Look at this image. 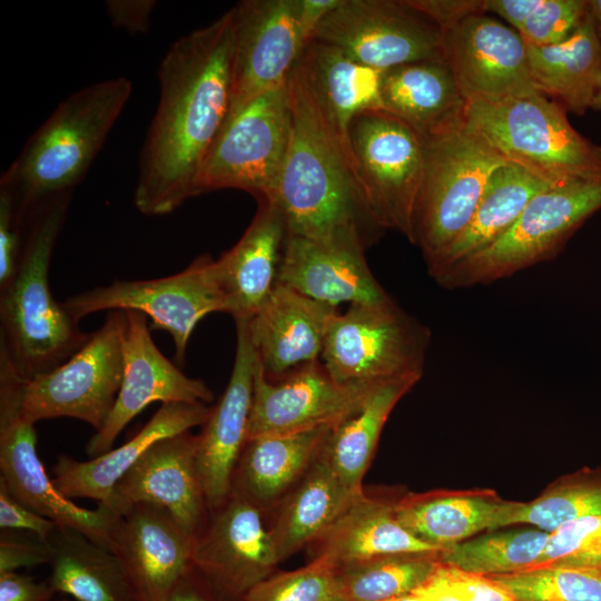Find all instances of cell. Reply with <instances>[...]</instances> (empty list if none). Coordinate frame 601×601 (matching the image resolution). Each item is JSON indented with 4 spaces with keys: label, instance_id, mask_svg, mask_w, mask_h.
Returning <instances> with one entry per match:
<instances>
[{
    "label": "cell",
    "instance_id": "obj_1",
    "mask_svg": "<svg viewBox=\"0 0 601 601\" xmlns=\"http://www.w3.org/2000/svg\"><path fill=\"white\" fill-rule=\"evenodd\" d=\"M230 9L174 41L159 69V100L138 162L136 208L170 214L200 194L206 156L230 109Z\"/></svg>",
    "mask_w": 601,
    "mask_h": 601
},
{
    "label": "cell",
    "instance_id": "obj_2",
    "mask_svg": "<svg viewBox=\"0 0 601 601\" xmlns=\"http://www.w3.org/2000/svg\"><path fill=\"white\" fill-rule=\"evenodd\" d=\"M288 91L290 139L272 198L287 234L313 240L355 237L371 245L383 230L367 208L349 142L325 117L297 65Z\"/></svg>",
    "mask_w": 601,
    "mask_h": 601
},
{
    "label": "cell",
    "instance_id": "obj_3",
    "mask_svg": "<svg viewBox=\"0 0 601 601\" xmlns=\"http://www.w3.org/2000/svg\"><path fill=\"white\" fill-rule=\"evenodd\" d=\"M132 92L126 77L72 92L29 137L1 175L4 193L22 223L42 205L71 197L101 150Z\"/></svg>",
    "mask_w": 601,
    "mask_h": 601
},
{
    "label": "cell",
    "instance_id": "obj_4",
    "mask_svg": "<svg viewBox=\"0 0 601 601\" xmlns=\"http://www.w3.org/2000/svg\"><path fill=\"white\" fill-rule=\"evenodd\" d=\"M69 201V196L53 199L27 217L17 272L0 287V352L24 380L52 371L90 336L56 300L49 283Z\"/></svg>",
    "mask_w": 601,
    "mask_h": 601
},
{
    "label": "cell",
    "instance_id": "obj_5",
    "mask_svg": "<svg viewBox=\"0 0 601 601\" xmlns=\"http://www.w3.org/2000/svg\"><path fill=\"white\" fill-rule=\"evenodd\" d=\"M466 122L504 158L550 186L601 179V146L543 93L469 101Z\"/></svg>",
    "mask_w": 601,
    "mask_h": 601
},
{
    "label": "cell",
    "instance_id": "obj_6",
    "mask_svg": "<svg viewBox=\"0 0 601 601\" xmlns=\"http://www.w3.org/2000/svg\"><path fill=\"white\" fill-rule=\"evenodd\" d=\"M423 173L413 216V245L426 266L463 233L493 173L506 161L466 119L421 139Z\"/></svg>",
    "mask_w": 601,
    "mask_h": 601
},
{
    "label": "cell",
    "instance_id": "obj_7",
    "mask_svg": "<svg viewBox=\"0 0 601 601\" xmlns=\"http://www.w3.org/2000/svg\"><path fill=\"white\" fill-rule=\"evenodd\" d=\"M600 209L601 179L550 186L530 200L502 236L435 280L450 289L491 284L552 259Z\"/></svg>",
    "mask_w": 601,
    "mask_h": 601
},
{
    "label": "cell",
    "instance_id": "obj_8",
    "mask_svg": "<svg viewBox=\"0 0 601 601\" xmlns=\"http://www.w3.org/2000/svg\"><path fill=\"white\" fill-rule=\"evenodd\" d=\"M292 110L287 82L230 110L206 156L200 194L233 188L272 199L288 151Z\"/></svg>",
    "mask_w": 601,
    "mask_h": 601
},
{
    "label": "cell",
    "instance_id": "obj_9",
    "mask_svg": "<svg viewBox=\"0 0 601 601\" xmlns=\"http://www.w3.org/2000/svg\"><path fill=\"white\" fill-rule=\"evenodd\" d=\"M125 311H109L104 324L66 362L23 380L20 412L28 421L71 417L96 432L106 423L124 374Z\"/></svg>",
    "mask_w": 601,
    "mask_h": 601
},
{
    "label": "cell",
    "instance_id": "obj_10",
    "mask_svg": "<svg viewBox=\"0 0 601 601\" xmlns=\"http://www.w3.org/2000/svg\"><path fill=\"white\" fill-rule=\"evenodd\" d=\"M430 336L426 326L394 302L352 304L331 324L323 365L334 381L346 385H373L404 375H423Z\"/></svg>",
    "mask_w": 601,
    "mask_h": 601
},
{
    "label": "cell",
    "instance_id": "obj_11",
    "mask_svg": "<svg viewBox=\"0 0 601 601\" xmlns=\"http://www.w3.org/2000/svg\"><path fill=\"white\" fill-rule=\"evenodd\" d=\"M23 380L0 354V484L12 497L58 526L78 531L109 550L119 514L104 503L95 510L75 504L47 475L36 450L35 423L20 412Z\"/></svg>",
    "mask_w": 601,
    "mask_h": 601
},
{
    "label": "cell",
    "instance_id": "obj_12",
    "mask_svg": "<svg viewBox=\"0 0 601 601\" xmlns=\"http://www.w3.org/2000/svg\"><path fill=\"white\" fill-rule=\"evenodd\" d=\"M348 141L367 208L382 229H394L413 244V216L423 173L420 137L390 112L356 116Z\"/></svg>",
    "mask_w": 601,
    "mask_h": 601
},
{
    "label": "cell",
    "instance_id": "obj_13",
    "mask_svg": "<svg viewBox=\"0 0 601 601\" xmlns=\"http://www.w3.org/2000/svg\"><path fill=\"white\" fill-rule=\"evenodd\" d=\"M209 255L198 256L184 270L161 278L116 280L70 296L62 302L79 321L100 311H138L154 328L167 331L175 345V361L184 365L189 338L206 315L224 312L225 304Z\"/></svg>",
    "mask_w": 601,
    "mask_h": 601
},
{
    "label": "cell",
    "instance_id": "obj_14",
    "mask_svg": "<svg viewBox=\"0 0 601 601\" xmlns=\"http://www.w3.org/2000/svg\"><path fill=\"white\" fill-rule=\"evenodd\" d=\"M312 39L384 71L444 59L440 28L407 0H341Z\"/></svg>",
    "mask_w": 601,
    "mask_h": 601
},
{
    "label": "cell",
    "instance_id": "obj_15",
    "mask_svg": "<svg viewBox=\"0 0 601 601\" xmlns=\"http://www.w3.org/2000/svg\"><path fill=\"white\" fill-rule=\"evenodd\" d=\"M230 110L284 86L307 45L298 0H244L230 8Z\"/></svg>",
    "mask_w": 601,
    "mask_h": 601
},
{
    "label": "cell",
    "instance_id": "obj_16",
    "mask_svg": "<svg viewBox=\"0 0 601 601\" xmlns=\"http://www.w3.org/2000/svg\"><path fill=\"white\" fill-rule=\"evenodd\" d=\"M195 536L193 566L225 601H243L279 563L262 510L231 492Z\"/></svg>",
    "mask_w": 601,
    "mask_h": 601
},
{
    "label": "cell",
    "instance_id": "obj_17",
    "mask_svg": "<svg viewBox=\"0 0 601 601\" xmlns=\"http://www.w3.org/2000/svg\"><path fill=\"white\" fill-rule=\"evenodd\" d=\"M443 58L466 102L540 93L521 36L487 13L441 31Z\"/></svg>",
    "mask_w": 601,
    "mask_h": 601
},
{
    "label": "cell",
    "instance_id": "obj_18",
    "mask_svg": "<svg viewBox=\"0 0 601 601\" xmlns=\"http://www.w3.org/2000/svg\"><path fill=\"white\" fill-rule=\"evenodd\" d=\"M373 385L337 383L319 361L273 382L257 359L247 441L334 426L359 405Z\"/></svg>",
    "mask_w": 601,
    "mask_h": 601
},
{
    "label": "cell",
    "instance_id": "obj_19",
    "mask_svg": "<svg viewBox=\"0 0 601 601\" xmlns=\"http://www.w3.org/2000/svg\"><path fill=\"white\" fill-rule=\"evenodd\" d=\"M125 312L122 382L106 423L87 444V454L92 457L110 451L126 425L154 402L206 404L214 398L201 380L188 377L162 355L150 336L145 314Z\"/></svg>",
    "mask_w": 601,
    "mask_h": 601
},
{
    "label": "cell",
    "instance_id": "obj_20",
    "mask_svg": "<svg viewBox=\"0 0 601 601\" xmlns=\"http://www.w3.org/2000/svg\"><path fill=\"white\" fill-rule=\"evenodd\" d=\"M195 536L165 509L135 504L119 514L109 551L119 561L136 601H167L193 566Z\"/></svg>",
    "mask_w": 601,
    "mask_h": 601
},
{
    "label": "cell",
    "instance_id": "obj_21",
    "mask_svg": "<svg viewBox=\"0 0 601 601\" xmlns=\"http://www.w3.org/2000/svg\"><path fill=\"white\" fill-rule=\"evenodd\" d=\"M198 435L190 431L155 443L116 484L108 505L118 514L135 504L167 510L196 536L209 508L197 469Z\"/></svg>",
    "mask_w": 601,
    "mask_h": 601
},
{
    "label": "cell",
    "instance_id": "obj_22",
    "mask_svg": "<svg viewBox=\"0 0 601 601\" xmlns=\"http://www.w3.org/2000/svg\"><path fill=\"white\" fill-rule=\"evenodd\" d=\"M236 323V354L228 384L198 435L197 469L209 511L231 492L233 476L248 437L257 354L248 321Z\"/></svg>",
    "mask_w": 601,
    "mask_h": 601
},
{
    "label": "cell",
    "instance_id": "obj_23",
    "mask_svg": "<svg viewBox=\"0 0 601 601\" xmlns=\"http://www.w3.org/2000/svg\"><path fill=\"white\" fill-rule=\"evenodd\" d=\"M365 248L355 237L313 240L287 234L277 283L335 307L343 302L391 304L367 265Z\"/></svg>",
    "mask_w": 601,
    "mask_h": 601
},
{
    "label": "cell",
    "instance_id": "obj_24",
    "mask_svg": "<svg viewBox=\"0 0 601 601\" xmlns=\"http://www.w3.org/2000/svg\"><path fill=\"white\" fill-rule=\"evenodd\" d=\"M335 306L276 283L257 314L248 321L258 363L268 380L318 361Z\"/></svg>",
    "mask_w": 601,
    "mask_h": 601
},
{
    "label": "cell",
    "instance_id": "obj_25",
    "mask_svg": "<svg viewBox=\"0 0 601 601\" xmlns=\"http://www.w3.org/2000/svg\"><path fill=\"white\" fill-rule=\"evenodd\" d=\"M258 209L237 244L214 262L225 313L252 319L272 294L287 237L284 217L272 199H257Z\"/></svg>",
    "mask_w": 601,
    "mask_h": 601
},
{
    "label": "cell",
    "instance_id": "obj_26",
    "mask_svg": "<svg viewBox=\"0 0 601 601\" xmlns=\"http://www.w3.org/2000/svg\"><path fill=\"white\" fill-rule=\"evenodd\" d=\"M210 408L205 403H165L121 446L90 461L66 454L52 467L53 483L69 499L85 497L108 504L119 480L158 441L204 425Z\"/></svg>",
    "mask_w": 601,
    "mask_h": 601
},
{
    "label": "cell",
    "instance_id": "obj_27",
    "mask_svg": "<svg viewBox=\"0 0 601 601\" xmlns=\"http://www.w3.org/2000/svg\"><path fill=\"white\" fill-rule=\"evenodd\" d=\"M516 504L491 489L430 490L400 496L395 515L415 538L444 550L486 530L510 526Z\"/></svg>",
    "mask_w": 601,
    "mask_h": 601
},
{
    "label": "cell",
    "instance_id": "obj_28",
    "mask_svg": "<svg viewBox=\"0 0 601 601\" xmlns=\"http://www.w3.org/2000/svg\"><path fill=\"white\" fill-rule=\"evenodd\" d=\"M396 499L358 494L312 544V560L334 569L378 556L442 551L407 531L395 515Z\"/></svg>",
    "mask_w": 601,
    "mask_h": 601
},
{
    "label": "cell",
    "instance_id": "obj_29",
    "mask_svg": "<svg viewBox=\"0 0 601 601\" xmlns=\"http://www.w3.org/2000/svg\"><path fill=\"white\" fill-rule=\"evenodd\" d=\"M383 110L420 139L465 121L466 100L444 59L405 63L384 71Z\"/></svg>",
    "mask_w": 601,
    "mask_h": 601
},
{
    "label": "cell",
    "instance_id": "obj_30",
    "mask_svg": "<svg viewBox=\"0 0 601 601\" xmlns=\"http://www.w3.org/2000/svg\"><path fill=\"white\" fill-rule=\"evenodd\" d=\"M331 427L248 440L234 472L231 492L262 511L270 508L286 496L317 460Z\"/></svg>",
    "mask_w": 601,
    "mask_h": 601
},
{
    "label": "cell",
    "instance_id": "obj_31",
    "mask_svg": "<svg viewBox=\"0 0 601 601\" xmlns=\"http://www.w3.org/2000/svg\"><path fill=\"white\" fill-rule=\"evenodd\" d=\"M297 66L323 114L345 140L348 141V128L356 116L383 109L384 70L366 66L315 39L305 46Z\"/></svg>",
    "mask_w": 601,
    "mask_h": 601
},
{
    "label": "cell",
    "instance_id": "obj_32",
    "mask_svg": "<svg viewBox=\"0 0 601 601\" xmlns=\"http://www.w3.org/2000/svg\"><path fill=\"white\" fill-rule=\"evenodd\" d=\"M421 377L410 374L374 384L359 405L331 427L322 454L351 493L363 492L362 480L391 412Z\"/></svg>",
    "mask_w": 601,
    "mask_h": 601
},
{
    "label": "cell",
    "instance_id": "obj_33",
    "mask_svg": "<svg viewBox=\"0 0 601 601\" xmlns=\"http://www.w3.org/2000/svg\"><path fill=\"white\" fill-rule=\"evenodd\" d=\"M531 78L538 90L566 111L583 115L601 79V41L589 13L566 40L551 46L526 45Z\"/></svg>",
    "mask_w": 601,
    "mask_h": 601
},
{
    "label": "cell",
    "instance_id": "obj_34",
    "mask_svg": "<svg viewBox=\"0 0 601 601\" xmlns=\"http://www.w3.org/2000/svg\"><path fill=\"white\" fill-rule=\"evenodd\" d=\"M358 494L344 486L321 452L268 525L279 562L313 543Z\"/></svg>",
    "mask_w": 601,
    "mask_h": 601
},
{
    "label": "cell",
    "instance_id": "obj_35",
    "mask_svg": "<svg viewBox=\"0 0 601 601\" xmlns=\"http://www.w3.org/2000/svg\"><path fill=\"white\" fill-rule=\"evenodd\" d=\"M550 187L518 165L505 162L491 176L463 233L427 267L434 279L465 257L502 236L530 200Z\"/></svg>",
    "mask_w": 601,
    "mask_h": 601
},
{
    "label": "cell",
    "instance_id": "obj_36",
    "mask_svg": "<svg viewBox=\"0 0 601 601\" xmlns=\"http://www.w3.org/2000/svg\"><path fill=\"white\" fill-rule=\"evenodd\" d=\"M49 542L52 556L48 581L56 592L77 601H136L111 551L69 528L58 526Z\"/></svg>",
    "mask_w": 601,
    "mask_h": 601
},
{
    "label": "cell",
    "instance_id": "obj_37",
    "mask_svg": "<svg viewBox=\"0 0 601 601\" xmlns=\"http://www.w3.org/2000/svg\"><path fill=\"white\" fill-rule=\"evenodd\" d=\"M441 551L384 555L336 570L327 601H383L416 590L440 561Z\"/></svg>",
    "mask_w": 601,
    "mask_h": 601
},
{
    "label": "cell",
    "instance_id": "obj_38",
    "mask_svg": "<svg viewBox=\"0 0 601 601\" xmlns=\"http://www.w3.org/2000/svg\"><path fill=\"white\" fill-rule=\"evenodd\" d=\"M549 538L535 526L486 530L441 551L443 562L482 575L495 577L529 570Z\"/></svg>",
    "mask_w": 601,
    "mask_h": 601
},
{
    "label": "cell",
    "instance_id": "obj_39",
    "mask_svg": "<svg viewBox=\"0 0 601 601\" xmlns=\"http://www.w3.org/2000/svg\"><path fill=\"white\" fill-rule=\"evenodd\" d=\"M597 514H601V467L585 466L555 479L535 499L518 501L511 525L528 524L550 533Z\"/></svg>",
    "mask_w": 601,
    "mask_h": 601
},
{
    "label": "cell",
    "instance_id": "obj_40",
    "mask_svg": "<svg viewBox=\"0 0 601 601\" xmlns=\"http://www.w3.org/2000/svg\"><path fill=\"white\" fill-rule=\"evenodd\" d=\"M492 578L514 601H601V574L593 571L541 566Z\"/></svg>",
    "mask_w": 601,
    "mask_h": 601
},
{
    "label": "cell",
    "instance_id": "obj_41",
    "mask_svg": "<svg viewBox=\"0 0 601 601\" xmlns=\"http://www.w3.org/2000/svg\"><path fill=\"white\" fill-rule=\"evenodd\" d=\"M564 566L601 574V514L563 524L549 533L533 568Z\"/></svg>",
    "mask_w": 601,
    "mask_h": 601
},
{
    "label": "cell",
    "instance_id": "obj_42",
    "mask_svg": "<svg viewBox=\"0 0 601 601\" xmlns=\"http://www.w3.org/2000/svg\"><path fill=\"white\" fill-rule=\"evenodd\" d=\"M335 579L333 566L312 560L303 568L269 575L252 588L243 601H327Z\"/></svg>",
    "mask_w": 601,
    "mask_h": 601
},
{
    "label": "cell",
    "instance_id": "obj_43",
    "mask_svg": "<svg viewBox=\"0 0 601 601\" xmlns=\"http://www.w3.org/2000/svg\"><path fill=\"white\" fill-rule=\"evenodd\" d=\"M413 593L423 601H514L495 579L439 563Z\"/></svg>",
    "mask_w": 601,
    "mask_h": 601
},
{
    "label": "cell",
    "instance_id": "obj_44",
    "mask_svg": "<svg viewBox=\"0 0 601 601\" xmlns=\"http://www.w3.org/2000/svg\"><path fill=\"white\" fill-rule=\"evenodd\" d=\"M587 14L588 0H539L518 33L525 45H556L571 37Z\"/></svg>",
    "mask_w": 601,
    "mask_h": 601
},
{
    "label": "cell",
    "instance_id": "obj_45",
    "mask_svg": "<svg viewBox=\"0 0 601 601\" xmlns=\"http://www.w3.org/2000/svg\"><path fill=\"white\" fill-rule=\"evenodd\" d=\"M23 223L13 210L9 197L0 191V287L14 276L22 247Z\"/></svg>",
    "mask_w": 601,
    "mask_h": 601
},
{
    "label": "cell",
    "instance_id": "obj_46",
    "mask_svg": "<svg viewBox=\"0 0 601 601\" xmlns=\"http://www.w3.org/2000/svg\"><path fill=\"white\" fill-rule=\"evenodd\" d=\"M1 529L27 530L42 541H49L58 525L12 497L0 484Z\"/></svg>",
    "mask_w": 601,
    "mask_h": 601
},
{
    "label": "cell",
    "instance_id": "obj_47",
    "mask_svg": "<svg viewBox=\"0 0 601 601\" xmlns=\"http://www.w3.org/2000/svg\"><path fill=\"white\" fill-rule=\"evenodd\" d=\"M52 546L49 541H18L1 536L0 573L16 572L21 568H30L50 563Z\"/></svg>",
    "mask_w": 601,
    "mask_h": 601
},
{
    "label": "cell",
    "instance_id": "obj_48",
    "mask_svg": "<svg viewBox=\"0 0 601 601\" xmlns=\"http://www.w3.org/2000/svg\"><path fill=\"white\" fill-rule=\"evenodd\" d=\"M444 31L470 16L485 12V0H407Z\"/></svg>",
    "mask_w": 601,
    "mask_h": 601
},
{
    "label": "cell",
    "instance_id": "obj_49",
    "mask_svg": "<svg viewBox=\"0 0 601 601\" xmlns=\"http://www.w3.org/2000/svg\"><path fill=\"white\" fill-rule=\"evenodd\" d=\"M111 23L127 32L146 33L150 28L154 0H109L105 2Z\"/></svg>",
    "mask_w": 601,
    "mask_h": 601
},
{
    "label": "cell",
    "instance_id": "obj_50",
    "mask_svg": "<svg viewBox=\"0 0 601 601\" xmlns=\"http://www.w3.org/2000/svg\"><path fill=\"white\" fill-rule=\"evenodd\" d=\"M55 593L48 580L39 582L17 572L0 573V601H50Z\"/></svg>",
    "mask_w": 601,
    "mask_h": 601
},
{
    "label": "cell",
    "instance_id": "obj_51",
    "mask_svg": "<svg viewBox=\"0 0 601 601\" xmlns=\"http://www.w3.org/2000/svg\"><path fill=\"white\" fill-rule=\"evenodd\" d=\"M167 601H225L191 566L178 581Z\"/></svg>",
    "mask_w": 601,
    "mask_h": 601
},
{
    "label": "cell",
    "instance_id": "obj_52",
    "mask_svg": "<svg viewBox=\"0 0 601 601\" xmlns=\"http://www.w3.org/2000/svg\"><path fill=\"white\" fill-rule=\"evenodd\" d=\"M538 3L539 0H485V12L499 16L518 32Z\"/></svg>",
    "mask_w": 601,
    "mask_h": 601
},
{
    "label": "cell",
    "instance_id": "obj_53",
    "mask_svg": "<svg viewBox=\"0 0 601 601\" xmlns=\"http://www.w3.org/2000/svg\"><path fill=\"white\" fill-rule=\"evenodd\" d=\"M341 0H298V19L303 36L308 43L325 16L331 12Z\"/></svg>",
    "mask_w": 601,
    "mask_h": 601
},
{
    "label": "cell",
    "instance_id": "obj_54",
    "mask_svg": "<svg viewBox=\"0 0 601 601\" xmlns=\"http://www.w3.org/2000/svg\"><path fill=\"white\" fill-rule=\"evenodd\" d=\"M588 9L601 41V0H588Z\"/></svg>",
    "mask_w": 601,
    "mask_h": 601
},
{
    "label": "cell",
    "instance_id": "obj_55",
    "mask_svg": "<svg viewBox=\"0 0 601 601\" xmlns=\"http://www.w3.org/2000/svg\"><path fill=\"white\" fill-rule=\"evenodd\" d=\"M591 109L601 111V79L599 81L595 95L593 97Z\"/></svg>",
    "mask_w": 601,
    "mask_h": 601
},
{
    "label": "cell",
    "instance_id": "obj_56",
    "mask_svg": "<svg viewBox=\"0 0 601 601\" xmlns=\"http://www.w3.org/2000/svg\"><path fill=\"white\" fill-rule=\"evenodd\" d=\"M383 601H423L417 594L410 593L397 598H392Z\"/></svg>",
    "mask_w": 601,
    "mask_h": 601
},
{
    "label": "cell",
    "instance_id": "obj_57",
    "mask_svg": "<svg viewBox=\"0 0 601 601\" xmlns=\"http://www.w3.org/2000/svg\"><path fill=\"white\" fill-rule=\"evenodd\" d=\"M60 601H69V600H60Z\"/></svg>",
    "mask_w": 601,
    "mask_h": 601
}]
</instances>
